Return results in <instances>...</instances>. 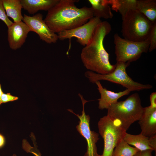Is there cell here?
I'll use <instances>...</instances> for the list:
<instances>
[{
  "label": "cell",
  "mask_w": 156,
  "mask_h": 156,
  "mask_svg": "<svg viewBox=\"0 0 156 156\" xmlns=\"http://www.w3.org/2000/svg\"><path fill=\"white\" fill-rule=\"evenodd\" d=\"M139 151L129 145L122 139L115 148L112 156H133Z\"/></svg>",
  "instance_id": "20"
},
{
  "label": "cell",
  "mask_w": 156,
  "mask_h": 156,
  "mask_svg": "<svg viewBox=\"0 0 156 156\" xmlns=\"http://www.w3.org/2000/svg\"><path fill=\"white\" fill-rule=\"evenodd\" d=\"M153 151L152 150L139 151L133 156H152V153Z\"/></svg>",
  "instance_id": "25"
},
{
  "label": "cell",
  "mask_w": 156,
  "mask_h": 156,
  "mask_svg": "<svg viewBox=\"0 0 156 156\" xmlns=\"http://www.w3.org/2000/svg\"><path fill=\"white\" fill-rule=\"evenodd\" d=\"M59 0H20L23 8L29 14H34L39 10L49 11Z\"/></svg>",
  "instance_id": "14"
},
{
  "label": "cell",
  "mask_w": 156,
  "mask_h": 156,
  "mask_svg": "<svg viewBox=\"0 0 156 156\" xmlns=\"http://www.w3.org/2000/svg\"><path fill=\"white\" fill-rule=\"evenodd\" d=\"M149 145L156 153V135L151 136L149 137Z\"/></svg>",
  "instance_id": "24"
},
{
  "label": "cell",
  "mask_w": 156,
  "mask_h": 156,
  "mask_svg": "<svg viewBox=\"0 0 156 156\" xmlns=\"http://www.w3.org/2000/svg\"><path fill=\"white\" fill-rule=\"evenodd\" d=\"M114 38L117 62L130 63L148 51L149 43L148 39L141 42L133 41L122 38L117 33L114 35Z\"/></svg>",
  "instance_id": "7"
},
{
  "label": "cell",
  "mask_w": 156,
  "mask_h": 156,
  "mask_svg": "<svg viewBox=\"0 0 156 156\" xmlns=\"http://www.w3.org/2000/svg\"><path fill=\"white\" fill-rule=\"evenodd\" d=\"M95 83L98 87L97 89L101 95V98L99 99V108L102 110L107 109L113 104L116 102L121 97L128 95L131 91L126 89L122 91L118 92L107 90L103 88L99 81Z\"/></svg>",
  "instance_id": "13"
},
{
  "label": "cell",
  "mask_w": 156,
  "mask_h": 156,
  "mask_svg": "<svg viewBox=\"0 0 156 156\" xmlns=\"http://www.w3.org/2000/svg\"><path fill=\"white\" fill-rule=\"evenodd\" d=\"M122 18L121 33L123 38L135 42L147 39L154 23L136 10L129 11Z\"/></svg>",
  "instance_id": "4"
},
{
  "label": "cell",
  "mask_w": 156,
  "mask_h": 156,
  "mask_svg": "<svg viewBox=\"0 0 156 156\" xmlns=\"http://www.w3.org/2000/svg\"><path fill=\"white\" fill-rule=\"evenodd\" d=\"M23 22L29 28L31 31L36 33L40 39L51 44L56 43L58 40V35L52 31L43 19V15L37 13L32 16L24 14Z\"/></svg>",
  "instance_id": "10"
},
{
  "label": "cell",
  "mask_w": 156,
  "mask_h": 156,
  "mask_svg": "<svg viewBox=\"0 0 156 156\" xmlns=\"http://www.w3.org/2000/svg\"><path fill=\"white\" fill-rule=\"evenodd\" d=\"M113 10L118 12L122 17L129 11L136 10L137 0H107Z\"/></svg>",
  "instance_id": "19"
},
{
  "label": "cell",
  "mask_w": 156,
  "mask_h": 156,
  "mask_svg": "<svg viewBox=\"0 0 156 156\" xmlns=\"http://www.w3.org/2000/svg\"><path fill=\"white\" fill-rule=\"evenodd\" d=\"M136 10L152 22H156V0H137Z\"/></svg>",
  "instance_id": "17"
},
{
  "label": "cell",
  "mask_w": 156,
  "mask_h": 156,
  "mask_svg": "<svg viewBox=\"0 0 156 156\" xmlns=\"http://www.w3.org/2000/svg\"><path fill=\"white\" fill-rule=\"evenodd\" d=\"M30 31L29 27L23 21L13 22L8 27V40L10 48L14 50L20 48Z\"/></svg>",
  "instance_id": "11"
},
{
  "label": "cell",
  "mask_w": 156,
  "mask_h": 156,
  "mask_svg": "<svg viewBox=\"0 0 156 156\" xmlns=\"http://www.w3.org/2000/svg\"><path fill=\"white\" fill-rule=\"evenodd\" d=\"M78 95L81 99L82 104L81 114H76L71 109H68L67 110L76 116L80 120L76 128L87 142V151L84 156H99L96 145V143L99 139V135L96 132L91 131L90 126V117L89 115L86 114L84 110L85 103L89 101L84 99L81 94H79Z\"/></svg>",
  "instance_id": "8"
},
{
  "label": "cell",
  "mask_w": 156,
  "mask_h": 156,
  "mask_svg": "<svg viewBox=\"0 0 156 156\" xmlns=\"http://www.w3.org/2000/svg\"><path fill=\"white\" fill-rule=\"evenodd\" d=\"M77 0H59L48 11L44 19L49 28L55 33L72 29L87 23L94 17L91 7L79 8Z\"/></svg>",
  "instance_id": "1"
},
{
  "label": "cell",
  "mask_w": 156,
  "mask_h": 156,
  "mask_svg": "<svg viewBox=\"0 0 156 156\" xmlns=\"http://www.w3.org/2000/svg\"><path fill=\"white\" fill-rule=\"evenodd\" d=\"M31 153L34 154L35 156H41V153L38 150L37 147L33 148L31 151Z\"/></svg>",
  "instance_id": "28"
},
{
  "label": "cell",
  "mask_w": 156,
  "mask_h": 156,
  "mask_svg": "<svg viewBox=\"0 0 156 156\" xmlns=\"http://www.w3.org/2000/svg\"><path fill=\"white\" fill-rule=\"evenodd\" d=\"M130 64L129 62H117L114 70L110 73L101 74L89 70L85 72V76L92 83H95L101 80H106L120 84L131 91L152 88V85L135 82L129 76L126 72V68Z\"/></svg>",
  "instance_id": "5"
},
{
  "label": "cell",
  "mask_w": 156,
  "mask_h": 156,
  "mask_svg": "<svg viewBox=\"0 0 156 156\" xmlns=\"http://www.w3.org/2000/svg\"><path fill=\"white\" fill-rule=\"evenodd\" d=\"M101 22L100 19L93 17L79 27L58 33V39L63 40L69 39L70 40L72 38L75 37L78 43L85 46L90 42L96 27Z\"/></svg>",
  "instance_id": "9"
},
{
  "label": "cell",
  "mask_w": 156,
  "mask_h": 156,
  "mask_svg": "<svg viewBox=\"0 0 156 156\" xmlns=\"http://www.w3.org/2000/svg\"><path fill=\"white\" fill-rule=\"evenodd\" d=\"M98 126L104 142L103 153L99 156H112L115 148L124 138L126 131L119 120L107 115L100 119Z\"/></svg>",
  "instance_id": "6"
},
{
  "label": "cell",
  "mask_w": 156,
  "mask_h": 156,
  "mask_svg": "<svg viewBox=\"0 0 156 156\" xmlns=\"http://www.w3.org/2000/svg\"><path fill=\"white\" fill-rule=\"evenodd\" d=\"M123 139L129 145H132L139 151L152 150L149 145V137L145 136L141 133L133 135L126 132Z\"/></svg>",
  "instance_id": "18"
},
{
  "label": "cell",
  "mask_w": 156,
  "mask_h": 156,
  "mask_svg": "<svg viewBox=\"0 0 156 156\" xmlns=\"http://www.w3.org/2000/svg\"><path fill=\"white\" fill-rule=\"evenodd\" d=\"M91 5L94 17L101 19L112 18L113 14L111 11L110 5L107 0H89Z\"/></svg>",
  "instance_id": "15"
},
{
  "label": "cell",
  "mask_w": 156,
  "mask_h": 156,
  "mask_svg": "<svg viewBox=\"0 0 156 156\" xmlns=\"http://www.w3.org/2000/svg\"><path fill=\"white\" fill-rule=\"evenodd\" d=\"M144 107L138 93L132 94L125 100L111 105L107 109V115L119 120L127 131L133 123L138 121L141 117Z\"/></svg>",
  "instance_id": "3"
},
{
  "label": "cell",
  "mask_w": 156,
  "mask_h": 156,
  "mask_svg": "<svg viewBox=\"0 0 156 156\" xmlns=\"http://www.w3.org/2000/svg\"><path fill=\"white\" fill-rule=\"evenodd\" d=\"M138 121L143 135L149 137L156 135V107L150 106L144 107Z\"/></svg>",
  "instance_id": "12"
},
{
  "label": "cell",
  "mask_w": 156,
  "mask_h": 156,
  "mask_svg": "<svg viewBox=\"0 0 156 156\" xmlns=\"http://www.w3.org/2000/svg\"><path fill=\"white\" fill-rule=\"evenodd\" d=\"M2 1L8 17L12 18L14 22L22 21L23 16L21 11L23 7L20 0H2Z\"/></svg>",
  "instance_id": "16"
},
{
  "label": "cell",
  "mask_w": 156,
  "mask_h": 156,
  "mask_svg": "<svg viewBox=\"0 0 156 156\" xmlns=\"http://www.w3.org/2000/svg\"><path fill=\"white\" fill-rule=\"evenodd\" d=\"M18 98V97L13 96L9 93H5L3 92L1 97V104L17 100Z\"/></svg>",
  "instance_id": "23"
},
{
  "label": "cell",
  "mask_w": 156,
  "mask_h": 156,
  "mask_svg": "<svg viewBox=\"0 0 156 156\" xmlns=\"http://www.w3.org/2000/svg\"><path fill=\"white\" fill-rule=\"evenodd\" d=\"M5 143V138L0 133V148L3 147Z\"/></svg>",
  "instance_id": "27"
},
{
  "label": "cell",
  "mask_w": 156,
  "mask_h": 156,
  "mask_svg": "<svg viewBox=\"0 0 156 156\" xmlns=\"http://www.w3.org/2000/svg\"><path fill=\"white\" fill-rule=\"evenodd\" d=\"M0 20H2L5 23L8 27L13 23L9 19L6 14L3 4L2 0H0Z\"/></svg>",
  "instance_id": "22"
},
{
  "label": "cell",
  "mask_w": 156,
  "mask_h": 156,
  "mask_svg": "<svg viewBox=\"0 0 156 156\" xmlns=\"http://www.w3.org/2000/svg\"><path fill=\"white\" fill-rule=\"evenodd\" d=\"M12 156H17L16 154H13Z\"/></svg>",
  "instance_id": "30"
},
{
  "label": "cell",
  "mask_w": 156,
  "mask_h": 156,
  "mask_svg": "<svg viewBox=\"0 0 156 156\" xmlns=\"http://www.w3.org/2000/svg\"><path fill=\"white\" fill-rule=\"evenodd\" d=\"M111 30L109 22L102 21L96 27L90 42L82 49L81 60L84 66L90 71L106 74L114 70L116 64L112 65L110 63L109 54L103 45L105 37Z\"/></svg>",
  "instance_id": "2"
},
{
  "label": "cell",
  "mask_w": 156,
  "mask_h": 156,
  "mask_svg": "<svg viewBox=\"0 0 156 156\" xmlns=\"http://www.w3.org/2000/svg\"><path fill=\"white\" fill-rule=\"evenodd\" d=\"M150 106L153 107H156V92H153L150 96Z\"/></svg>",
  "instance_id": "26"
},
{
  "label": "cell",
  "mask_w": 156,
  "mask_h": 156,
  "mask_svg": "<svg viewBox=\"0 0 156 156\" xmlns=\"http://www.w3.org/2000/svg\"><path fill=\"white\" fill-rule=\"evenodd\" d=\"M147 39L149 43L148 51L151 52L156 48V22L153 23Z\"/></svg>",
  "instance_id": "21"
},
{
  "label": "cell",
  "mask_w": 156,
  "mask_h": 156,
  "mask_svg": "<svg viewBox=\"0 0 156 156\" xmlns=\"http://www.w3.org/2000/svg\"><path fill=\"white\" fill-rule=\"evenodd\" d=\"M3 92L2 91L1 84L0 83V106L1 105V96L2 95V94L3 93Z\"/></svg>",
  "instance_id": "29"
}]
</instances>
